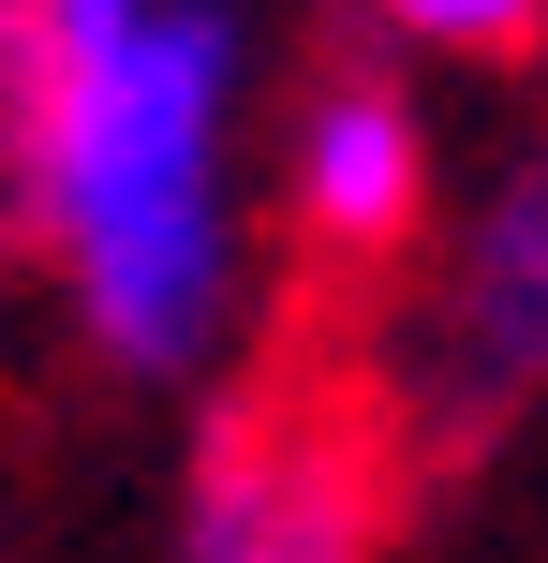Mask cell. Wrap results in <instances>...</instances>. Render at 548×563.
I'll return each mask as SVG.
<instances>
[{"label":"cell","instance_id":"1","mask_svg":"<svg viewBox=\"0 0 548 563\" xmlns=\"http://www.w3.org/2000/svg\"><path fill=\"white\" fill-rule=\"evenodd\" d=\"M223 104H237L223 0H148L89 45H30V178L89 297V341L119 371H193L237 297Z\"/></svg>","mask_w":548,"mask_h":563},{"label":"cell","instance_id":"2","mask_svg":"<svg viewBox=\"0 0 548 563\" xmlns=\"http://www.w3.org/2000/svg\"><path fill=\"white\" fill-rule=\"evenodd\" d=\"M356 534H371L356 445H326V430H237L208 460V489H193L178 563H356Z\"/></svg>","mask_w":548,"mask_h":563},{"label":"cell","instance_id":"3","mask_svg":"<svg viewBox=\"0 0 548 563\" xmlns=\"http://www.w3.org/2000/svg\"><path fill=\"white\" fill-rule=\"evenodd\" d=\"M415 194H430V148H415V104L401 89H326L297 119V223L326 253H401Z\"/></svg>","mask_w":548,"mask_h":563},{"label":"cell","instance_id":"4","mask_svg":"<svg viewBox=\"0 0 548 563\" xmlns=\"http://www.w3.org/2000/svg\"><path fill=\"white\" fill-rule=\"evenodd\" d=\"M460 356H474V386H519V371L548 356V178H519V194L490 208V238H474V267H460Z\"/></svg>","mask_w":548,"mask_h":563},{"label":"cell","instance_id":"5","mask_svg":"<svg viewBox=\"0 0 548 563\" xmlns=\"http://www.w3.org/2000/svg\"><path fill=\"white\" fill-rule=\"evenodd\" d=\"M401 45H445V59H519L548 30V0H371Z\"/></svg>","mask_w":548,"mask_h":563},{"label":"cell","instance_id":"6","mask_svg":"<svg viewBox=\"0 0 548 563\" xmlns=\"http://www.w3.org/2000/svg\"><path fill=\"white\" fill-rule=\"evenodd\" d=\"M119 15H148V0H45V15H30V45H89V30H119Z\"/></svg>","mask_w":548,"mask_h":563}]
</instances>
